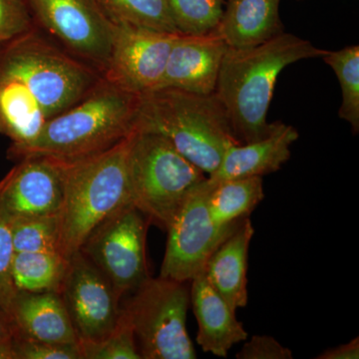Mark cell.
I'll return each instance as SVG.
<instances>
[{
  "label": "cell",
  "instance_id": "13",
  "mask_svg": "<svg viewBox=\"0 0 359 359\" xmlns=\"http://www.w3.org/2000/svg\"><path fill=\"white\" fill-rule=\"evenodd\" d=\"M62 200V170L51 158L18 161L0 181V210L9 221L59 214Z\"/></svg>",
  "mask_w": 359,
  "mask_h": 359
},
{
  "label": "cell",
  "instance_id": "6",
  "mask_svg": "<svg viewBox=\"0 0 359 359\" xmlns=\"http://www.w3.org/2000/svg\"><path fill=\"white\" fill-rule=\"evenodd\" d=\"M128 178L132 204L167 231L187 195L207 175L161 135L134 131L129 136Z\"/></svg>",
  "mask_w": 359,
  "mask_h": 359
},
{
  "label": "cell",
  "instance_id": "32",
  "mask_svg": "<svg viewBox=\"0 0 359 359\" xmlns=\"http://www.w3.org/2000/svg\"><path fill=\"white\" fill-rule=\"evenodd\" d=\"M359 358V339L355 337L348 344H341L325 351L316 359H358Z\"/></svg>",
  "mask_w": 359,
  "mask_h": 359
},
{
  "label": "cell",
  "instance_id": "26",
  "mask_svg": "<svg viewBox=\"0 0 359 359\" xmlns=\"http://www.w3.org/2000/svg\"><path fill=\"white\" fill-rule=\"evenodd\" d=\"M15 252H58V214L11 221Z\"/></svg>",
  "mask_w": 359,
  "mask_h": 359
},
{
  "label": "cell",
  "instance_id": "34",
  "mask_svg": "<svg viewBox=\"0 0 359 359\" xmlns=\"http://www.w3.org/2000/svg\"><path fill=\"white\" fill-rule=\"evenodd\" d=\"M94 2H95V4H97V6H98L99 7H100V4H99V0H93ZM101 8V7H100Z\"/></svg>",
  "mask_w": 359,
  "mask_h": 359
},
{
  "label": "cell",
  "instance_id": "7",
  "mask_svg": "<svg viewBox=\"0 0 359 359\" xmlns=\"http://www.w3.org/2000/svg\"><path fill=\"white\" fill-rule=\"evenodd\" d=\"M189 283L150 276L125 302L142 359L197 358L187 330Z\"/></svg>",
  "mask_w": 359,
  "mask_h": 359
},
{
  "label": "cell",
  "instance_id": "14",
  "mask_svg": "<svg viewBox=\"0 0 359 359\" xmlns=\"http://www.w3.org/2000/svg\"><path fill=\"white\" fill-rule=\"evenodd\" d=\"M226 48L228 44L217 30L200 35L179 34L158 89L215 93Z\"/></svg>",
  "mask_w": 359,
  "mask_h": 359
},
{
  "label": "cell",
  "instance_id": "12",
  "mask_svg": "<svg viewBox=\"0 0 359 359\" xmlns=\"http://www.w3.org/2000/svg\"><path fill=\"white\" fill-rule=\"evenodd\" d=\"M59 294L78 339H101L114 330L121 313V299L106 276L80 250L68 259Z\"/></svg>",
  "mask_w": 359,
  "mask_h": 359
},
{
  "label": "cell",
  "instance_id": "23",
  "mask_svg": "<svg viewBox=\"0 0 359 359\" xmlns=\"http://www.w3.org/2000/svg\"><path fill=\"white\" fill-rule=\"evenodd\" d=\"M321 58L334 71L341 88L342 102L339 116L351 124L354 134L358 133L359 46L351 45L340 50H327Z\"/></svg>",
  "mask_w": 359,
  "mask_h": 359
},
{
  "label": "cell",
  "instance_id": "9",
  "mask_svg": "<svg viewBox=\"0 0 359 359\" xmlns=\"http://www.w3.org/2000/svg\"><path fill=\"white\" fill-rule=\"evenodd\" d=\"M212 184L205 178L194 187L168 226L166 252L160 276L191 282L205 271L208 259L241 223L219 228L210 216Z\"/></svg>",
  "mask_w": 359,
  "mask_h": 359
},
{
  "label": "cell",
  "instance_id": "5",
  "mask_svg": "<svg viewBox=\"0 0 359 359\" xmlns=\"http://www.w3.org/2000/svg\"><path fill=\"white\" fill-rule=\"evenodd\" d=\"M0 69L18 78L47 119L79 102L100 80V71L42 34L36 25L0 43Z\"/></svg>",
  "mask_w": 359,
  "mask_h": 359
},
{
  "label": "cell",
  "instance_id": "17",
  "mask_svg": "<svg viewBox=\"0 0 359 359\" xmlns=\"http://www.w3.org/2000/svg\"><path fill=\"white\" fill-rule=\"evenodd\" d=\"M190 283L191 304L199 325L198 344L205 353L226 358L231 347L248 339V332L205 278V271Z\"/></svg>",
  "mask_w": 359,
  "mask_h": 359
},
{
  "label": "cell",
  "instance_id": "28",
  "mask_svg": "<svg viewBox=\"0 0 359 359\" xmlns=\"http://www.w3.org/2000/svg\"><path fill=\"white\" fill-rule=\"evenodd\" d=\"M11 332L13 359H81L78 344H52Z\"/></svg>",
  "mask_w": 359,
  "mask_h": 359
},
{
  "label": "cell",
  "instance_id": "11",
  "mask_svg": "<svg viewBox=\"0 0 359 359\" xmlns=\"http://www.w3.org/2000/svg\"><path fill=\"white\" fill-rule=\"evenodd\" d=\"M25 2L34 25L49 39L102 73L109 57V21L93 0Z\"/></svg>",
  "mask_w": 359,
  "mask_h": 359
},
{
  "label": "cell",
  "instance_id": "16",
  "mask_svg": "<svg viewBox=\"0 0 359 359\" xmlns=\"http://www.w3.org/2000/svg\"><path fill=\"white\" fill-rule=\"evenodd\" d=\"M297 139L299 132L294 127L276 122L271 133L261 140L229 148L216 171L207 178L212 183H219L275 173L290 160V147Z\"/></svg>",
  "mask_w": 359,
  "mask_h": 359
},
{
  "label": "cell",
  "instance_id": "15",
  "mask_svg": "<svg viewBox=\"0 0 359 359\" xmlns=\"http://www.w3.org/2000/svg\"><path fill=\"white\" fill-rule=\"evenodd\" d=\"M14 334L52 344H78V337L59 292H16L0 316Z\"/></svg>",
  "mask_w": 359,
  "mask_h": 359
},
{
  "label": "cell",
  "instance_id": "29",
  "mask_svg": "<svg viewBox=\"0 0 359 359\" xmlns=\"http://www.w3.org/2000/svg\"><path fill=\"white\" fill-rule=\"evenodd\" d=\"M14 254L11 223L0 210V316L7 313L16 294L11 275Z\"/></svg>",
  "mask_w": 359,
  "mask_h": 359
},
{
  "label": "cell",
  "instance_id": "25",
  "mask_svg": "<svg viewBox=\"0 0 359 359\" xmlns=\"http://www.w3.org/2000/svg\"><path fill=\"white\" fill-rule=\"evenodd\" d=\"M172 20L181 34L214 32L223 18V0H166Z\"/></svg>",
  "mask_w": 359,
  "mask_h": 359
},
{
  "label": "cell",
  "instance_id": "3",
  "mask_svg": "<svg viewBox=\"0 0 359 359\" xmlns=\"http://www.w3.org/2000/svg\"><path fill=\"white\" fill-rule=\"evenodd\" d=\"M134 131L166 138L207 176L238 142L216 94L160 88L141 96Z\"/></svg>",
  "mask_w": 359,
  "mask_h": 359
},
{
  "label": "cell",
  "instance_id": "31",
  "mask_svg": "<svg viewBox=\"0 0 359 359\" xmlns=\"http://www.w3.org/2000/svg\"><path fill=\"white\" fill-rule=\"evenodd\" d=\"M238 359H292V351L269 335H254L236 355Z\"/></svg>",
  "mask_w": 359,
  "mask_h": 359
},
{
  "label": "cell",
  "instance_id": "21",
  "mask_svg": "<svg viewBox=\"0 0 359 359\" xmlns=\"http://www.w3.org/2000/svg\"><path fill=\"white\" fill-rule=\"evenodd\" d=\"M210 183L212 189L208 198V208L212 221L219 228L230 226L247 218L264 198L262 177Z\"/></svg>",
  "mask_w": 359,
  "mask_h": 359
},
{
  "label": "cell",
  "instance_id": "10",
  "mask_svg": "<svg viewBox=\"0 0 359 359\" xmlns=\"http://www.w3.org/2000/svg\"><path fill=\"white\" fill-rule=\"evenodd\" d=\"M107 18L110 52L101 73L104 79L140 96L159 88L170 52L181 33L158 32Z\"/></svg>",
  "mask_w": 359,
  "mask_h": 359
},
{
  "label": "cell",
  "instance_id": "19",
  "mask_svg": "<svg viewBox=\"0 0 359 359\" xmlns=\"http://www.w3.org/2000/svg\"><path fill=\"white\" fill-rule=\"evenodd\" d=\"M280 0H230L217 32L228 46L248 47L280 34Z\"/></svg>",
  "mask_w": 359,
  "mask_h": 359
},
{
  "label": "cell",
  "instance_id": "2",
  "mask_svg": "<svg viewBox=\"0 0 359 359\" xmlns=\"http://www.w3.org/2000/svg\"><path fill=\"white\" fill-rule=\"evenodd\" d=\"M140 99L101 76L79 102L47 120L34 141L7 156L75 161L104 152L133 133Z\"/></svg>",
  "mask_w": 359,
  "mask_h": 359
},
{
  "label": "cell",
  "instance_id": "8",
  "mask_svg": "<svg viewBox=\"0 0 359 359\" xmlns=\"http://www.w3.org/2000/svg\"><path fill=\"white\" fill-rule=\"evenodd\" d=\"M149 224L133 204L124 205L99 224L80 248L120 299L150 278L146 259Z\"/></svg>",
  "mask_w": 359,
  "mask_h": 359
},
{
  "label": "cell",
  "instance_id": "18",
  "mask_svg": "<svg viewBox=\"0 0 359 359\" xmlns=\"http://www.w3.org/2000/svg\"><path fill=\"white\" fill-rule=\"evenodd\" d=\"M254 233L249 217L243 219L205 264V278L235 313L248 304V257Z\"/></svg>",
  "mask_w": 359,
  "mask_h": 359
},
{
  "label": "cell",
  "instance_id": "20",
  "mask_svg": "<svg viewBox=\"0 0 359 359\" xmlns=\"http://www.w3.org/2000/svg\"><path fill=\"white\" fill-rule=\"evenodd\" d=\"M47 120L25 85L0 69V134L11 139L9 149L23 147L34 141Z\"/></svg>",
  "mask_w": 359,
  "mask_h": 359
},
{
  "label": "cell",
  "instance_id": "4",
  "mask_svg": "<svg viewBox=\"0 0 359 359\" xmlns=\"http://www.w3.org/2000/svg\"><path fill=\"white\" fill-rule=\"evenodd\" d=\"M128 138L98 154L58 161L63 200L59 211V254L69 259L97 226L132 204L128 178ZM55 160V159H54Z\"/></svg>",
  "mask_w": 359,
  "mask_h": 359
},
{
  "label": "cell",
  "instance_id": "30",
  "mask_svg": "<svg viewBox=\"0 0 359 359\" xmlns=\"http://www.w3.org/2000/svg\"><path fill=\"white\" fill-rule=\"evenodd\" d=\"M34 26L25 0H0V43L20 36Z\"/></svg>",
  "mask_w": 359,
  "mask_h": 359
},
{
  "label": "cell",
  "instance_id": "22",
  "mask_svg": "<svg viewBox=\"0 0 359 359\" xmlns=\"http://www.w3.org/2000/svg\"><path fill=\"white\" fill-rule=\"evenodd\" d=\"M68 259L58 252H15L11 275L16 292H59Z\"/></svg>",
  "mask_w": 359,
  "mask_h": 359
},
{
  "label": "cell",
  "instance_id": "1",
  "mask_svg": "<svg viewBox=\"0 0 359 359\" xmlns=\"http://www.w3.org/2000/svg\"><path fill=\"white\" fill-rule=\"evenodd\" d=\"M325 52L309 40L283 32L252 46H228L215 94L240 143L261 140L273 130L275 123L269 124L266 117L282 71L297 61L321 58Z\"/></svg>",
  "mask_w": 359,
  "mask_h": 359
},
{
  "label": "cell",
  "instance_id": "27",
  "mask_svg": "<svg viewBox=\"0 0 359 359\" xmlns=\"http://www.w3.org/2000/svg\"><path fill=\"white\" fill-rule=\"evenodd\" d=\"M81 359H142L128 316L123 311L110 334L98 340L78 339Z\"/></svg>",
  "mask_w": 359,
  "mask_h": 359
},
{
  "label": "cell",
  "instance_id": "33",
  "mask_svg": "<svg viewBox=\"0 0 359 359\" xmlns=\"http://www.w3.org/2000/svg\"><path fill=\"white\" fill-rule=\"evenodd\" d=\"M7 332H8V327H7L6 323L0 318V340L4 339V337L7 334Z\"/></svg>",
  "mask_w": 359,
  "mask_h": 359
},
{
  "label": "cell",
  "instance_id": "24",
  "mask_svg": "<svg viewBox=\"0 0 359 359\" xmlns=\"http://www.w3.org/2000/svg\"><path fill=\"white\" fill-rule=\"evenodd\" d=\"M108 18L158 32L180 33L166 0H99Z\"/></svg>",
  "mask_w": 359,
  "mask_h": 359
}]
</instances>
